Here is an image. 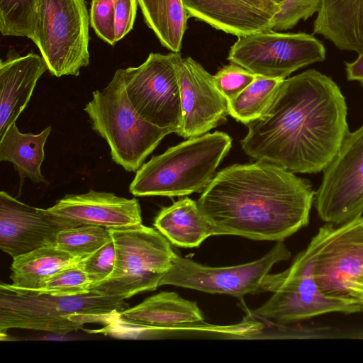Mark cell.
Wrapping results in <instances>:
<instances>
[{
	"mask_svg": "<svg viewBox=\"0 0 363 363\" xmlns=\"http://www.w3.org/2000/svg\"><path fill=\"white\" fill-rule=\"evenodd\" d=\"M345 99L315 69L284 79L240 141L250 157L294 173L323 171L350 133Z\"/></svg>",
	"mask_w": 363,
	"mask_h": 363,
	"instance_id": "1",
	"label": "cell"
},
{
	"mask_svg": "<svg viewBox=\"0 0 363 363\" xmlns=\"http://www.w3.org/2000/svg\"><path fill=\"white\" fill-rule=\"evenodd\" d=\"M310 182L274 164H235L219 171L197 204L215 235L283 241L309 221Z\"/></svg>",
	"mask_w": 363,
	"mask_h": 363,
	"instance_id": "2",
	"label": "cell"
},
{
	"mask_svg": "<svg viewBox=\"0 0 363 363\" xmlns=\"http://www.w3.org/2000/svg\"><path fill=\"white\" fill-rule=\"evenodd\" d=\"M125 299L90 291L55 296L0 284V331L18 328L65 335L88 323H112L128 308Z\"/></svg>",
	"mask_w": 363,
	"mask_h": 363,
	"instance_id": "3",
	"label": "cell"
},
{
	"mask_svg": "<svg viewBox=\"0 0 363 363\" xmlns=\"http://www.w3.org/2000/svg\"><path fill=\"white\" fill-rule=\"evenodd\" d=\"M232 138L215 131L190 138L144 163L130 184L136 196H182L201 192L229 152Z\"/></svg>",
	"mask_w": 363,
	"mask_h": 363,
	"instance_id": "4",
	"label": "cell"
},
{
	"mask_svg": "<svg viewBox=\"0 0 363 363\" xmlns=\"http://www.w3.org/2000/svg\"><path fill=\"white\" fill-rule=\"evenodd\" d=\"M333 224L320 227L307 245L286 270L269 273L264 279L262 293L272 295L259 307L249 312L251 316L277 323H289L329 313H354L363 306L345 303L325 296L314 275L315 256L330 233Z\"/></svg>",
	"mask_w": 363,
	"mask_h": 363,
	"instance_id": "5",
	"label": "cell"
},
{
	"mask_svg": "<svg viewBox=\"0 0 363 363\" xmlns=\"http://www.w3.org/2000/svg\"><path fill=\"white\" fill-rule=\"evenodd\" d=\"M92 128L108 143L113 162L128 172H137L160 141L172 132L155 125L136 112L125 88L122 69L108 84L93 91L84 108Z\"/></svg>",
	"mask_w": 363,
	"mask_h": 363,
	"instance_id": "6",
	"label": "cell"
},
{
	"mask_svg": "<svg viewBox=\"0 0 363 363\" xmlns=\"http://www.w3.org/2000/svg\"><path fill=\"white\" fill-rule=\"evenodd\" d=\"M109 230L116 248L114 269L90 291L125 299L157 289L176 255L170 242L143 224Z\"/></svg>",
	"mask_w": 363,
	"mask_h": 363,
	"instance_id": "7",
	"label": "cell"
},
{
	"mask_svg": "<svg viewBox=\"0 0 363 363\" xmlns=\"http://www.w3.org/2000/svg\"><path fill=\"white\" fill-rule=\"evenodd\" d=\"M89 24L84 0H37L32 40L52 75L78 76L89 65Z\"/></svg>",
	"mask_w": 363,
	"mask_h": 363,
	"instance_id": "8",
	"label": "cell"
},
{
	"mask_svg": "<svg viewBox=\"0 0 363 363\" xmlns=\"http://www.w3.org/2000/svg\"><path fill=\"white\" fill-rule=\"evenodd\" d=\"M180 52H151L135 67L122 69L128 99L146 121L177 134L182 123L179 83Z\"/></svg>",
	"mask_w": 363,
	"mask_h": 363,
	"instance_id": "9",
	"label": "cell"
},
{
	"mask_svg": "<svg viewBox=\"0 0 363 363\" xmlns=\"http://www.w3.org/2000/svg\"><path fill=\"white\" fill-rule=\"evenodd\" d=\"M325 55L324 45L313 34L271 29L238 37L228 60L257 75L286 79Z\"/></svg>",
	"mask_w": 363,
	"mask_h": 363,
	"instance_id": "10",
	"label": "cell"
},
{
	"mask_svg": "<svg viewBox=\"0 0 363 363\" xmlns=\"http://www.w3.org/2000/svg\"><path fill=\"white\" fill-rule=\"evenodd\" d=\"M290 257L291 252L283 241L277 242L257 260L228 267L206 266L176 254L160 286L173 285L208 294H226L243 303L244 296L262 293L264 279L272 267Z\"/></svg>",
	"mask_w": 363,
	"mask_h": 363,
	"instance_id": "11",
	"label": "cell"
},
{
	"mask_svg": "<svg viewBox=\"0 0 363 363\" xmlns=\"http://www.w3.org/2000/svg\"><path fill=\"white\" fill-rule=\"evenodd\" d=\"M314 275L325 296L363 306V214L333 226L315 256Z\"/></svg>",
	"mask_w": 363,
	"mask_h": 363,
	"instance_id": "12",
	"label": "cell"
},
{
	"mask_svg": "<svg viewBox=\"0 0 363 363\" xmlns=\"http://www.w3.org/2000/svg\"><path fill=\"white\" fill-rule=\"evenodd\" d=\"M314 204L320 219L335 225L363 214V125L347 135L323 170Z\"/></svg>",
	"mask_w": 363,
	"mask_h": 363,
	"instance_id": "13",
	"label": "cell"
},
{
	"mask_svg": "<svg viewBox=\"0 0 363 363\" xmlns=\"http://www.w3.org/2000/svg\"><path fill=\"white\" fill-rule=\"evenodd\" d=\"M79 225L0 191V249L12 258L55 245L60 231Z\"/></svg>",
	"mask_w": 363,
	"mask_h": 363,
	"instance_id": "14",
	"label": "cell"
},
{
	"mask_svg": "<svg viewBox=\"0 0 363 363\" xmlns=\"http://www.w3.org/2000/svg\"><path fill=\"white\" fill-rule=\"evenodd\" d=\"M178 72L182 123L177 134L185 138L198 137L225 121L228 101L213 76L190 57L181 59Z\"/></svg>",
	"mask_w": 363,
	"mask_h": 363,
	"instance_id": "15",
	"label": "cell"
},
{
	"mask_svg": "<svg viewBox=\"0 0 363 363\" xmlns=\"http://www.w3.org/2000/svg\"><path fill=\"white\" fill-rule=\"evenodd\" d=\"M189 17L239 36L271 30L280 5L274 0H182Z\"/></svg>",
	"mask_w": 363,
	"mask_h": 363,
	"instance_id": "16",
	"label": "cell"
},
{
	"mask_svg": "<svg viewBox=\"0 0 363 363\" xmlns=\"http://www.w3.org/2000/svg\"><path fill=\"white\" fill-rule=\"evenodd\" d=\"M47 210L80 225L116 228L143 224L138 200L93 189L82 194H67Z\"/></svg>",
	"mask_w": 363,
	"mask_h": 363,
	"instance_id": "17",
	"label": "cell"
},
{
	"mask_svg": "<svg viewBox=\"0 0 363 363\" xmlns=\"http://www.w3.org/2000/svg\"><path fill=\"white\" fill-rule=\"evenodd\" d=\"M48 69L42 56L10 50L0 62V138L28 105L36 83Z\"/></svg>",
	"mask_w": 363,
	"mask_h": 363,
	"instance_id": "18",
	"label": "cell"
},
{
	"mask_svg": "<svg viewBox=\"0 0 363 363\" xmlns=\"http://www.w3.org/2000/svg\"><path fill=\"white\" fill-rule=\"evenodd\" d=\"M313 33L341 50L363 52V0H320Z\"/></svg>",
	"mask_w": 363,
	"mask_h": 363,
	"instance_id": "19",
	"label": "cell"
},
{
	"mask_svg": "<svg viewBox=\"0 0 363 363\" xmlns=\"http://www.w3.org/2000/svg\"><path fill=\"white\" fill-rule=\"evenodd\" d=\"M118 318L140 325L175 328L203 322V315L194 301L173 291H162L128 308Z\"/></svg>",
	"mask_w": 363,
	"mask_h": 363,
	"instance_id": "20",
	"label": "cell"
},
{
	"mask_svg": "<svg viewBox=\"0 0 363 363\" xmlns=\"http://www.w3.org/2000/svg\"><path fill=\"white\" fill-rule=\"evenodd\" d=\"M154 226L171 244L181 247H197L215 235L197 202L188 197L162 208L155 218Z\"/></svg>",
	"mask_w": 363,
	"mask_h": 363,
	"instance_id": "21",
	"label": "cell"
},
{
	"mask_svg": "<svg viewBox=\"0 0 363 363\" xmlns=\"http://www.w3.org/2000/svg\"><path fill=\"white\" fill-rule=\"evenodd\" d=\"M51 130L48 126L38 134L22 133L14 123L0 138V161L13 164L20 177V191L26 178L36 184H48L41 173V164Z\"/></svg>",
	"mask_w": 363,
	"mask_h": 363,
	"instance_id": "22",
	"label": "cell"
},
{
	"mask_svg": "<svg viewBox=\"0 0 363 363\" xmlns=\"http://www.w3.org/2000/svg\"><path fill=\"white\" fill-rule=\"evenodd\" d=\"M82 259L55 245L37 248L13 258L11 285L21 289L36 291L51 276L65 267L77 264Z\"/></svg>",
	"mask_w": 363,
	"mask_h": 363,
	"instance_id": "23",
	"label": "cell"
},
{
	"mask_svg": "<svg viewBox=\"0 0 363 363\" xmlns=\"http://www.w3.org/2000/svg\"><path fill=\"white\" fill-rule=\"evenodd\" d=\"M147 26L162 45L180 52L189 18L182 0H137Z\"/></svg>",
	"mask_w": 363,
	"mask_h": 363,
	"instance_id": "24",
	"label": "cell"
},
{
	"mask_svg": "<svg viewBox=\"0 0 363 363\" xmlns=\"http://www.w3.org/2000/svg\"><path fill=\"white\" fill-rule=\"evenodd\" d=\"M284 79L257 75L237 97L228 101L229 115L246 125L259 118Z\"/></svg>",
	"mask_w": 363,
	"mask_h": 363,
	"instance_id": "25",
	"label": "cell"
},
{
	"mask_svg": "<svg viewBox=\"0 0 363 363\" xmlns=\"http://www.w3.org/2000/svg\"><path fill=\"white\" fill-rule=\"evenodd\" d=\"M111 240L109 228L79 225L60 231L55 245L74 256L84 258Z\"/></svg>",
	"mask_w": 363,
	"mask_h": 363,
	"instance_id": "26",
	"label": "cell"
},
{
	"mask_svg": "<svg viewBox=\"0 0 363 363\" xmlns=\"http://www.w3.org/2000/svg\"><path fill=\"white\" fill-rule=\"evenodd\" d=\"M37 0H0V31L4 36L27 37L34 33Z\"/></svg>",
	"mask_w": 363,
	"mask_h": 363,
	"instance_id": "27",
	"label": "cell"
},
{
	"mask_svg": "<svg viewBox=\"0 0 363 363\" xmlns=\"http://www.w3.org/2000/svg\"><path fill=\"white\" fill-rule=\"evenodd\" d=\"M91 284L86 273L75 264L55 273L33 291L55 296L80 295L89 293Z\"/></svg>",
	"mask_w": 363,
	"mask_h": 363,
	"instance_id": "28",
	"label": "cell"
},
{
	"mask_svg": "<svg viewBox=\"0 0 363 363\" xmlns=\"http://www.w3.org/2000/svg\"><path fill=\"white\" fill-rule=\"evenodd\" d=\"M257 76L244 67L231 63L219 69L213 77L220 92L230 101L252 83Z\"/></svg>",
	"mask_w": 363,
	"mask_h": 363,
	"instance_id": "29",
	"label": "cell"
},
{
	"mask_svg": "<svg viewBox=\"0 0 363 363\" xmlns=\"http://www.w3.org/2000/svg\"><path fill=\"white\" fill-rule=\"evenodd\" d=\"M115 262L116 248L112 239L92 254L82 259L77 264L86 273L92 284H96L104 280L112 273Z\"/></svg>",
	"mask_w": 363,
	"mask_h": 363,
	"instance_id": "30",
	"label": "cell"
},
{
	"mask_svg": "<svg viewBox=\"0 0 363 363\" xmlns=\"http://www.w3.org/2000/svg\"><path fill=\"white\" fill-rule=\"evenodd\" d=\"M320 0H285L274 19L273 30H285L294 28L300 21H306L314 15Z\"/></svg>",
	"mask_w": 363,
	"mask_h": 363,
	"instance_id": "31",
	"label": "cell"
},
{
	"mask_svg": "<svg viewBox=\"0 0 363 363\" xmlns=\"http://www.w3.org/2000/svg\"><path fill=\"white\" fill-rule=\"evenodd\" d=\"M116 0H92L89 13L90 25L101 40L111 45L115 38Z\"/></svg>",
	"mask_w": 363,
	"mask_h": 363,
	"instance_id": "32",
	"label": "cell"
},
{
	"mask_svg": "<svg viewBox=\"0 0 363 363\" xmlns=\"http://www.w3.org/2000/svg\"><path fill=\"white\" fill-rule=\"evenodd\" d=\"M137 0H116L115 2V38L121 40L133 27Z\"/></svg>",
	"mask_w": 363,
	"mask_h": 363,
	"instance_id": "33",
	"label": "cell"
},
{
	"mask_svg": "<svg viewBox=\"0 0 363 363\" xmlns=\"http://www.w3.org/2000/svg\"><path fill=\"white\" fill-rule=\"evenodd\" d=\"M345 72L347 79L355 81L363 85V52L358 54V57L352 62H345Z\"/></svg>",
	"mask_w": 363,
	"mask_h": 363,
	"instance_id": "34",
	"label": "cell"
},
{
	"mask_svg": "<svg viewBox=\"0 0 363 363\" xmlns=\"http://www.w3.org/2000/svg\"><path fill=\"white\" fill-rule=\"evenodd\" d=\"M276 1L278 4L281 5L285 0H274Z\"/></svg>",
	"mask_w": 363,
	"mask_h": 363,
	"instance_id": "35",
	"label": "cell"
}]
</instances>
